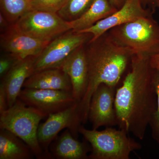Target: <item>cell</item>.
Segmentation results:
<instances>
[{"instance_id":"cell-1","label":"cell","mask_w":159,"mask_h":159,"mask_svg":"<svg viewBox=\"0 0 159 159\" xmlns=\"http://www.w3.org/2000/svg\"><path fill=\"white\" fill-rule=\"evenodd\" d=\"M130 71L116 90L115 107L119 129L143 140L157 108L150 57L132 55Z\"/></svg>"},{"instance_id":"cell-2","label":"cell","mask_w":159,"mask_h":159,"mask_svg":"<svg viewBox=\"0 0 159 159\" xmlns=\"http://www.w3.org/2000/svg\"><path fill=\"white\" fill-rule=\"evenodd\" d=\"M89 68L88 84L84 97L78 104L80 120H88L91 98L100 84L116 87L130 61L132 54L119 44L108 31L85 46Z\"/></svg>"},{"instance_id":"cell-3","label":"cell","mask_w":159,"mask_h":159,"mask_svg":"<svg viewBox=\"0 0 159 159\" xmlns=\"http://www.w3.org/2000/svg\"><path fill=\"white\" fill-rule=\"evenodd\" d=\"M108 32L132 55L150 57L159 52V24L152 15L117 26Z\"/></svg>"},{"instance_id":"cell-4","label":"cell","mask_w":159,"mask_h":159,"mask_svg":"<svg viewBox=\"0 0 159 159\" xmlns=\"http://www.w3.org/2000/svg\"><path fill=\"white\" fill-rule=\"evenodd\" d=\"M48 116L18 98L13 105L0 113V128L22 140L38 158L47 157L38 140L37 132L41 120Z\"/></svg>"},{"instance_id":"cell-5","label":"cell","mask_w":159,"mask_h":159,"mask_svg":"<svg viewBox=\"0 0 159 159\" xmlns=\"http://www.w3.org/2000/svg\"><path fill=\"white\" fill-rule=\"evenodd\" d=\"M79 133L90 144L91 159H129L142 145L128 136L124 129L108 127L102 131L87 129L80 125Z\"/></svg>"},{"instance_id":"cell-6","label":"cell","mask_w":159,"mask_h":159,"mask_svg":"<svg viewBox=\"0 0 159 159\" xmlns=\"http://www.w3.org/2000/svg\"><path fill=\"white\" fill-rule=\"evenodd\" d=\"M12 25L23 33L49 41L71 30L70 22L62 19L57 12L36 9L27 11Z\"/></svg>"},{"instance_id":"cell-7","label":"cell","mask_w":159,"mask_h":159,"mask_svg":"<svg viewBox=\"0 0 159 159\" xmlns=\"http://www.w3.org/2000/svg\"><path fill=\"white\" fill-rule=\"evenodd\" d=\"M92 38L90 33H77L72 30L56 37L35 57L33 73L46 69L60 68L74 51Z\"/></svg>"},{"instance_id":"cell-8","label":"cell","mask_w":159,"mask_h":159,"mask_svg":"<svg viewBox=\"0 0 159 159\" xmlns=\"http://www.w3.org/2000/svg\"><path fill=\"white\" fill-rule=\"evenodd\" d=\"M78 103L63 110L50 114L43 123L39 124L37 132L38 140L47 157H51L49 147L52 141L64 129H68L75 138L79 133L81 122L78 116Z\"/></svg>"},{"instance_id":"cell-9","label":"cell","mask_w":159,"mask_h":159,"mask_svg":"<svg viewBox=\"0 0 159 159\" xmlns=\"http://www.w3.org/2000/svg\"><path fill=\"white\" fill-rule=\"evenodd\" d=\"M18 98L26 105L37 109L48 116L77 103L72 92L58 90L24 88Z\"/></svg>"},{"instance_id":"cell-10","label":"cell","mask_w":159,"mask_h":159,"mask_svg":"<svg viewBox=\"0 0 159 159\" xmlns=\"http://www.w3.org/2000/svg\"><path fill=\"white\" fill-rule=\"evenodd\" d=\"M116 88L102 84L93 94L88 115L93 129L97 130L102 126L118 125L115 107Z\"/></svg>"},{"instance_id":"cell-11","label":"cell","mask_w":159,"mask_h":159,"mask_svg":"<svg viewBox=\"0 0 159 159\" xmlns=\"http://www.w3.org/2000/svg\"><path fill=\"white\" fill-rule=\"evenodd\" d=\"M154 12L151 9L145 8L140 0H126L121 8L109 16L99 21L90 28L77 33L92 34V38L90 41H93L113 28L153 15Z\"/></svg>"},{"instance_id":"cell-12","label":"cell","mask_w":159,"mask_h":159,"mask_svg":"<svg viewBox=\"0 0 159 159\" xmlns=\"http://www.w3.org/2000/svg\"><path fill=\"white\" fill-rule=\"evenodd\" d=\"M51 41L23 33L12 25L1 35V47L3 51L19 59L37 57Z\"/></svg>"},{"instance_id":"cell-13","label":"cell","mask_w":159,"mask_h":159,"mask_svg":"<svg viewBox=\"0 0 159 159\" xmlns=\"http://www.w3.org/2000/svg\"><path fill=\"white\" fill-rule=\"evenodd\" d=\"M85 46L83 45L74 51L61 67L70 77L72 94L78 104L84 97L88 84V63Z\"/></svg>"},{"instance_id":"cell-14","label":"cell","mask_w":159,"mask_h":159,"mask_svg":"<svg viewBox=\"0 0 159 159\" xmlns=\"http://www.w3.org/2000/svg\"><path fill=\"white\" fill-rule=\"evenodd\" d=\"M35 57H29L19 60L2 77L0 85L5 89L8 108L15 102L26 80L34 73Z\"/></svg>"},{"instance_id":"cell-15","label":"cell","mask_w":159,"mask_h":159,"mask_svg":"<svg viewBox=\"0 0 159 159\" xmlns=\"http://www.w3.org/2000/svg\"><path fill=\"white\" fill-rule=\"evenodd\" d=\"M23 87L72 92L70 77L61 68L46 69L33 73L26 80Z\"/></svg>"},{"instance_id":"cell-16","label":"cell","mask_w":159,"mask_h":159,"mask_svg":"<svg viewBox=\"0 0 159 159\" xmlns=\"http://www.w3.org/2000/svg\"><path fill=\"white\" fill-rule=\"evenodd\" d=\"M90 149L86 143L77 140L67 129L52 145L51 151L58 159H86Z\"/></svg>"},{"instance_id":"cell-17","label":"cell","mask_w":159,"mask_h":159,"mask_svg":"<svg viewBox=\"0 0 159 159\" xmlns=\"http://www.w3.org/2000/svg\"><path fill=\"white\" fill-rule=\"evenodd\" d=\"M117 10L110 0H94L90 7L80 17L69 22L71 30L78 32L89 29Z\"/></svg>"},{"instance_id":"cell-18","label":"cell","mask_w":159,"mask_h":159,"mask_svg":"<svg viewBox=\"0 0 159 159\" xmlns=\"http://www.w3.org/2000/svg\"><path fill=\"white\" fill-rule=\"evenodd\" d=\"M33 154L21 139L11 132L1 129L0 159H29Z\"/></svg>"},{"instance_id":"cell-19","label":"cell","mask_w":159,"mask_h":159,"mask_svg":"<svg viewBox=\"0 0 159 159\" xmlns=\"http://www.w3.org/2000/svg\"><path fill=\"white\" fill-rule=\"evenodd\" d=\"M0 2L1 12L13 24L31 9L30 0H0Z\"/></svg>"},{"instance_id":"cell-20","label":"cell","mask_w":159,"mask_h":159,"mask_svg":"<svg viewBox=\"0 0 159 159\" xmlns=\"http://www.w3.org/2000/svg\"><path fill=\"white\" fill-rule=\"evenodd\" d=\"M94 0H66L57 14L62 19L71 22L80 17L90 7Z\"/></svg>"},{"instance_id":"cell-21","label":"cell","mask_w":159,"mask_h":159,"mask_svg":"<svg viewBox=\"0 0 159 159\" xmlns=\"http://www.w3.org/2000/svg\"><path fill=\"white\" fill-rule=\"evenodd\" d=\"M153 83L157 95V108L151 121L152 134L155 140L159 144V70L153 69Z\"/></svg>"},{"instance_id":"cell-22","label":"cell","mask_w":159,"mask_h":159,"mask_svg":"<svg viewBox=\"0 0 159 159\" xmlns=\"http://www.w3.org/2000/svg\"><path fill=\"white\" fill-rule=\"evenodd\" d=\"M66 0H30L31 9L57 12Z\"/></svg>"},{"instance_id":"cell-23","label":"cell","mask_w":159,"mask_h":159,"mask_svg":"<svg viewBox=\"0 0 159 159\" xmlns=\"http://www.w3.org/2000/svg\"><path fill=\"white\" fill-rule=\"evenodd\" d=\"M9 55L2 56L0 59V77L2 78L10 70L15 64L20 60L13 55L9 54Z\"/></svg>"},{"instance_id":"cell-24","label":"cell","mask_w":159,"mask_h":159,"mask_svg":"<svg viewBox=\"0 0 159 159\" xmlns=\"http://www.w3.org/2000/svg\"><path fill=\"white\" fill-rule=\"evenodd\" d=\"M126 0H110L111 3L117 9H119L124 5ZM142 5L147 9L155 11L159 8V0H140Z\"/></svg>"},{"instance_id":"cell-25","label":"cell","mask_w":159,"mask_h":159,"mask_svg":"<svg viewBox=\"0 0 159 159\" xmlns=\"http://www.w3.org/2000/svg\"><path fill=\"white\" fill-rule=\"evenodd\" d=\"M8 108L7 96L5 89L0 85V113Z\"/></svg>"},{"instance_id":"cell-26","label":"cell","mask_w":159,"mask_h":159,"mask_svg":"<svg viewBox=\"0 0 159 159\" xmlns=\"http://www.w3.org/2000/svg\"><path fill=\"white\" fill-rule=\"evenodd\" d=\"M150 63L152 68L159 70V52L150 57Z\"/></svg>"},{"instance_id":"cell-27","label":"cell","mask_w":159,"mask_h":159,"mask_svg":"<svg viewBox=\"0 0 159 159\" xmlns=\"http://www.w3.org/2000/svg\"><path fill=\"white\" fill-rule=\"evenodd\" d=\"M9 22L7 20L6 17L2 12L0 13V27L1 31H5L10 27L9 25Z\"/></svg>"},{"instance_id":"cell-28","label":"cell","mask_w":159,"mask_h":159,"mask_svg":"<svg viewBox=\"0 0 159 159\" xmlns=\"http://www.w3.org/2000/svg\"></svg>"}]
</instances>
